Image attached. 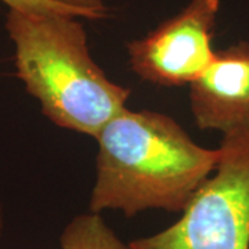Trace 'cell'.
Masks as SVG:
<instances>
[{"instance_id":"1","label":"cell","mask_w":249,"mask_h":249,"mask_svg":"<svg viewBox=\"0 0 249 249\" xmlns=\"http://www.w3.org/2000/svg\"><path fill=\"white\" fill-rule=\"evenodd\" d=\"M98 151L90 212L133 217L183 212L217 166L219 148L198 145L169 115L124 108L94 137Z\"/></svg>"},{"instance_id":"2","label":"cell","mask_w":249,"mask_h":249,"mask_svg":"<svg viewBox=\"0 0 249 249\" xmlns=\"http://www.w3.org/2000/svg\"><path fill=\"white\" fill-rule=\"evenodd\" d=\"M6 31L17 78L58 127L96 137L126 108L130 90L93 60L78 17L9 10Z\"/></svg>"},{"instance_id":"3","label":"cell","mask_w":249,"mask_h":249,"mask_svg":"<svg viewBox=\"0 0 249 249\" xmlns=\"http://www.w3.org/2000/svg\"><path fill=\"white\" fill-rule=\"evenodd\" d=\"M129 249H249V132L223 134L219 162L181 217Z\"/></svg>"},{"instance_id":"4","label":"cell","mask_w":249,"mask_h":249,"mask_svg":"<svg viewBox=\"0 0 249 249\" xmlns=\"http://www.w3.org/2000/svg\"><path fill=\"white\" fill-rule=\"evenodd\" d=\"M219 0H191L148 35L127 43L129 64L142 80L158 86L191 85L213 62Z\"/></svg>"},{"instance_id":"5","label":"cell","mask_w":249,"mask_h":249,"mask_svg":"<svg viewBox=\"0 0 249 249\" xmlns=\"http://www.w3.org/2000/svg\"><path fill=\"white\" fill-rule=\"evenodd\" d=\"M190 103L202 130L249 132V42L216 52L209 68L190 85Z\"/></svg>"},{"instance_id":"6","label":"cell","mask_w":249,"mask_h":249,"mask_svg":"<svg viewBox=\"0 0 249 249\" xmlns=\"http://www.w3.org/2000/svg\"><path fill=\"white\" fill-rule=\"evenodd\" d=\"M60 249H129L100 213L75 216L60 237Z\"/></svg>"},{"instance_id":"7","label":"cell","mask_w":249,"mask_h":249,"mask_svg":"<svg viewBox=\"0 0 249 249\" xmlns=\"http://www.w3.org/2000/svg\"><path fill=\"white\" fill-rule=\"evenodd\" d=\"M0 1L4 3L9 10H18L24 13H36V14H64V16L93 19L89 13L54 0H0Z\"/></svg>"},{"instance_id":"8","label":"cell","mask_w":249,"mask_h":249,"mask_svg":"<svg viewBox=\"0 0 249 249\" xmlns=\"http://www.w3.org/2000/svg\"><path fill=\"white\" fill-rule=\"evenodd\" d=\"M54 1L83 10V11L89 13L93 19H98V18L107 16L108 10L104 0H54Z\"/></svg>"},{"instance_id":"9","label":"cell","mask_w":249,"mask_h":249,"mask_svg":"<svg viewBox=\"0 0 249 249\" xmlns=\"http://www.w3.org/2000/svg\"><path fill=\"white\" fill-rule=\"evenodd\" d=\"M3 226H4V220H3V206H1V201H0V237L3 232Z\"/></svg>"}]
</instances>
